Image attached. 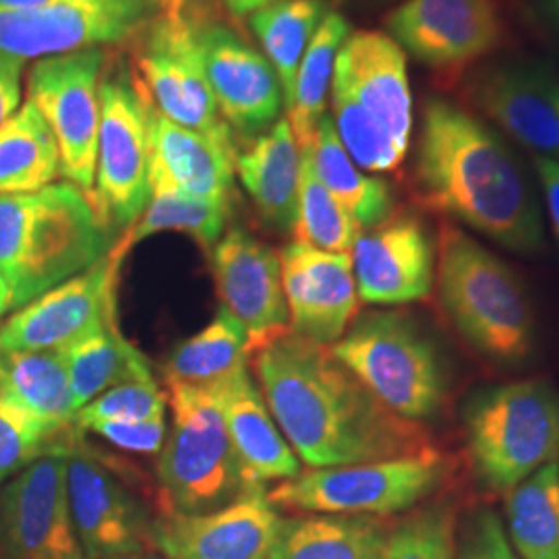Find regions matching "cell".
Listing matches in <instances>:
<instances>
[{"label":"cell","instance_id":"6da1fadb","mask_svg":"<svg viewBox=\"0 0 559 559\" xmlns=\"http://www.w3.org/2000/svg\"><path fill=\"white\" fill-rule=\"evenodd\" d=\"M267 408L309 468L400 459L433 450L427 429L381 404L330 346L286 330L253 353Z\"/></svg>","mask_w":559,"mask_h":559},{"label":"cell","instance_id":"7a4b0ae2","mask_svg":"<svg viewBox=\"0 0 559 559\" xmlns=\"http://www.w3.org/2000/svg\"><path fill=\"white\" fill-rule=\"evenodd\" d=\"M417 200L520 255L545 245L539 201L508 143L454 102L429 98L415 156Z\"/></svg>","mask_w":559,"mask_h":559},{"label":"cell","instance_id":"3957f363","mask_svg":"<svg viewBox=\"0 0 559 559\" xmlns=\"http://www.w3.org/2000/svg\"><path fill=\"white\" fill-rule=\"evenodd\" d=\"M110 251L108 228L71 182L0 195V276L11 309L92 267Z\"/></svg>","mask_w":559,"mask_h":559},{"label":"cell","instance_id":"277c9868","mask_svg":"<svg viewBox=\"0 0 559 559\" xmlns=\"http://www.w3.org/2000/svg\"><path fill=\"white\" fill-rule=\"evenodd\" d=\"M436 280L445 316L485 359L514 365L535 346V313L519 274L452 222L441 224Z\"/></svg>","mask_w":559,"mask_h":559},{"label":"cell","instance_id":"5b68a950","mask_svg":"<svg viewBox=\"0 0 559 559\" xmlns=\"http://www.w3.org/2000/svg\"><path fill=\"white\" fill-rule=\"evenodd\" d=\"M330 350L402 419H433L448 400V360L438 340L411 313H365Z\"/></svg>","mask_w":559,"mask_h":559},{"label":"cell","instance_id":"8992f818","mask_svg":"<svg viewBox=\"0 0 559 559\" xmlns=\"http://www.w3.org/2000/svg\"><path fill=\"white\" fill-rule=\"evenodd\" d=\"M468 459L491 493H508L559 460V392L524 380L475 392L462 411Z\"/></svg>","mask_w":559,"mask_h":559},{"label":"cell","instance_id":"52a82bcc","mask_svg":"<svg viewBox=\"0 0 559 559\" xmlns=\"http://www.w3.org/2000/svg\"><path fill=\"white\" fill-rule=\"evenodd\" d=\"M168 388L173 429L158 460L160 512L218 510L249 491L228 438L218 388L179 383H168Z\"/></svg>","mask_w":559,"mask_h":559},{"label":"cell","instance_id":"ba28073f","mask_svg":"<svg viewBox=\"0 0 559 559\" xmlns=\"http://www.w3.org/2000/svg\"><path fill=\"white\" fill-rule=\"evenodd\" d=\"M452 464L438 448L348 466L309 468L293 479L280 480L267 493L276 508L309 514L390 516L415 508L436 493Z\"/></svg>","mask_w":559,"mask_h":559},{"label":"cell","instance_id":"9c48e42d","mask_svg":"<svg viewBox=\"0 0 559 559\" xmlns=\"http://www.w3.org/2000/svg\"><path fill=\"white\" fill-rule=\"evenodd\" d=\"M147 106L133 67L104 64L96 180L87 198L108 230L131 228L150 201Z\"/></svg>","mask_w":559,"mask_h":559},{"label":"cell","instance_id":"30bf717a","mask_svg":"<svg viewBox=\"0 0 559 559\" xmlns=\"http://www.w3.org/2000/svg\"><path fill=\"white\" fill-rule=\"evenodd\" d=\"M135 40L133 71L166 119L218 140H235L212 94L193 17L182 0H164Z\"/></svg>","mask_w":559,"mask_h":559},{"label":"cell","instance_id":"8fae6325","mask_svg":"<svg viewBox=\"0 0 559 559\" xmlns=\"http://www.w3.org/2000/svg\"><path fill=\"white\" fill-rule=\"evenodd\" d=\"M164 0H60L0 11V59H48L133 40Z\"/></svg>","mask_w":559,"mask_h":559},{"label":"cell","instance_id":"7c38bea8","mask_svg":"<svg viewBox=\"0 0 559 559\" xmlns=\"http://www.w3.org/2000/svg\"><path fill=\"white\" fill-rule=\"evenodd\" d=\"M104 64L106 50L92 48L36 60L27 78V102L38 108L59 145L60 175L85 195L96 180Z\"/></svg>","mask_w":559,"mask_h":559},{"label":"cell","instance_id":"4fadbf2b","mask_svg":"<svg viewBox=\"0 0 559 559\" xmlns=\"http://www.w3.org/2000/svg\"><path fill=\"white\" fill-rule=\"evenodd\" d=\"M69 514L85 559L147 556L154 520L108 462L96 456L78 431L64 450Z\"/></svg>","mask_w":559,"mask_h":559},{"label":"cell","instance_id":"5bb4252c","mask_svg":"<svg viewBox=\"0 0 559 559\" xmlns=\"http://www.w3.org/2000/svg\"><path fill=\"white\" fill-rule=\"evenodd\" d=\"M127 240L120 237L92 267L41 293L2 323L0 348L64 350L117 318V286Z\"/></svg>","mask_w":559,"mask_h":559},{"label":"cell","instance_id":"9a60e30c","mask_svg":"<svg viewBox=\"0 0 559 559\" xmlns=\"http://www.w3.org/2000/svg\"><path fill=\"white\" fill-rule=\"evenodd\" d=\"M385 27L404 52L440 73L477 64L503 38L498 0H402Z\"/></svg>","mask_w":559,"mask_h":559},{"label":"cell","instance_id":"2e32d148","mask_svg":"<svg viewBox=\"0 0 559 559\" xmlns=\"http://www.w3.org/2000/svg\"><path fill=\"white\" fill-rule=\"evenodd\" d=\"M464 100L537 156H559V75L537 60L508 59L477 67Z\"/></svg>","mask_w":559,"mask_h":559},{"label":"cell","instance_id":"e0dca14e","mask_svg":"<svg viewBox=\"0 0 559 559\" xmlns=\"http://www.w3.org/2000/svg\"><path fill=\"white\" fill-rule=\"evenodd\" d=\"M64 450L32 462L2 491L0 559H85L69 514Z\"/></svg>","mask_w":559,"mask_h":559},{"label":"cell","instance_id":"ac0fdd59","mask_svg":"<svg viewBox=\"0 0 559 559\" xmlns=\"http://www.w3.org/2000/svg\"><path fill=\"white\" fill-rule=\"evenodd\" d=\"M193 27L222 119L245 138L265 133L284 106L272 64L226 23L193 20Z\"/></svg>","mask_w":559,"mask_h":559},{"label":"cell","instance_id":"d6986e66","mask_svg":"<svg viewBox=\"0 0 559 559\" xmlns=\"http://www.w3.org/2000/svg\"><path fill=\"white\" fill-rule=\"evenodd\" d=\"M350 258L359 299L369 305H406L433 290L438 245L415 214H390L360 230Z\"/></svg>","mask_w":559,"mask_h":559},{"label":"cell","instance_id":"ffe728a7","mask_svg":"<svg viewBox=\"0 0 559 559\" xmlns=\"http://www.w3.org/2000/svg\"><path fill=\"white\" fill-rule=\"evenodd\" d=\"M278 520L267 493L253 489L203 514L160 512L154 547L164 559H270Z\"/></svg>","mask_w":559,"mask_h":559},{"label":"cell","instance_id":"44dd1931","mask_svg":"<svg viewBox=\"0 0 559 559\" xmlns=\"http://www.w3.org/2000/svg\"><path fill=\"white\" fill-rule=\"evenodd\" d=\"M212 274L222 307L249 334L251 355L290 330L280 255L245 228H230L212 247Z\"/></svg>","mask_w":559,"mask_h":559},{"label":"cell","instance_id":"7402d4cb","mask_svg":"<svg viewBox=\"0 0 559 559\" xmlns=\"http://www.w3.org/2000/svg\"><path fill=\"white\" fill-rule=\"evenodd\" d=\"M278 255L290 330L316 344H336L359 309L350 253H330L293 240Z\"/></svg>","mask_w":559,"mask_h":559},{"label":"cell","instance_id":"603a6c76","mask_svg":"<svg viewBox=\"0 0 559 559\" xmlns=\"http://www.w3.org/2000/svg\"><path fill=\"white\" fill-rule=\"evenodd\" d=\"M330 94L350 102L404 147L411 145L413 96L406 55L388 34L350 32L340 46Z\"/></svg>","mask_w":559,"mask_h":559},{"label":"cell","instance_id":"cb8c5ba5","mask_svg":"<svg viewBox=\"0 0 559 559\" xmlns=\"http://www.w3.org/2000/svg\"><path fill=\"white\" fill-rule=\"evenodd\" d=\"M216 388L245 487L249 491L263 489L265 483L297 477L302 471L300 460L282 436L249 371L242 369Z\"/></svg>","mask_w":559,"mask_h":559},{"label":"cell","instance_id":"d4e9b609","mask_svg":"<svg viewBox=\"0 0 559 559\" xmlns=\"http://www.w3.org/2000/svg\"><path fill=\"white\" fill-rule=\"evenodd\" d=\"M150 160L191 198L233 207L235 140H218L166 119L150 100L147 106Z\"/></svg>","mask_w":559,"mask_h":559},{"label":"cell","instance_id":"484cf974","mask_svg":"<svg viewBox=\"0 0 559 559\" xmlns=\"http://www.w3.org/2000/svg\"><path fill=\"white\" fill-rule=\"evenodd\" d=\"M235 173L261 218L278 230H293L299 205L300 147L288 120H276L247 150H237Z\"/></svg>","mask_w":559,"mask_h":559},{"label":"cell","instance_id":"4316f807","mask_svg":"<svg viewBox=\"0 0 559 559\" xmlns=\"http://www.w3.org/2000/svg\"><path fill=\"white\" fill-rule=\"evenodd\" d=\"M390 531L378 516L280 519L270 559H381Z\"/></svg>","mask_w":559,"mask_h":559},{"label":"cell","instance_id":"83f0119b","mask_svg":"<svg viewBox=\"0 0 559 559\" xmlns=\"http://www.w3.org/2000/svg\"><path fill=\"white\" fill-rule=\"evenodd\" d=\"M0 388L55 431L78 429V408L62 350L0 348Z\"/></svg>","mask_w":559,"mask_h":559},{"label":"cell","instance_id":"f1b7e54d","mask_svg":"<svg viewBox=\"0 0 559 559\" xmlns=\"http://www.w3.org/2000/svg\"><path fill=\"white\" fill-rule=\"evenodd\" d=\"M62 353L78 411L117 385L152 380L150 362L140 348L120 334L117 318L106 321L90 336L78 340Z\"/></svg>","mask_w":559,"mask_h":559},{"label":"cell","instance_id":"f546056e","mask_svg":"<svg viewBox=\"0 0 559 559\" xmlns=\"http://www.w3.org/2000/svg\"><path fill=\"white\" fill-rule=\"evenodd\" d=\"M309 150L323 187L348 212L360 230L380 224L392 214L394 200L390 187L381 179L365 175L353 162L330 115H323L320 120Z\"/></svg>","mask_w":559,"mask_h":559},{"label":"cell","instance_id":"4dcf8cb0","mask_svg":"<svg viewBox=\"0 0 559 559\" xmlns=\"http://www.w3.org/2000/svg\"><path fill=\"white\" fill-rule=\"evenodd\" d=\"M230 210L233 207L191 198L166 177L156 162L150 160V201L140 221L124 230L122 239L131 249L141 240L170 230L185 233L198 240L203 249L212 251L224 235Z\"/></svg>","mask_w":559,"mask_h":559},{"label":"cell","instance_id":"1f68e13d","mask_svg":"<svg viewBox=\"0 0 559 559\" xmlns=\"http://www.w3.org/2000/svg\"><path fill=\"white\" fill-rule=\"evenodd\" d=\"M60 175L57 140L32 102L0 127V195L34 193Z\"/></svg>","mask_w":559,"mask_h":559},{"label":"cell","instance_id":"d6a6232c","mask_svg":"<svg viewBox=\"0 0 559 559\" xmlns=\"http://www.w3.org/2000/svg\"><path fill=\"white\" fill-rule=\"evenodd\" d=\"M249 334L224 307L195 336L180 342L164 362L166 383L212 388L247 369Z\"/></svg>","mask_w":559,"mask_h":559},{"label":"cell","instance_id":"836d02e7","mask_svg":"<svg viewBox=\"0 0 559 559\" xmlns=\"http://www.w3.org/2000/svg\"><path fill=\"white\" fill-rule=\"evenodd\" d=\"M506 514L520 559H559V460L508 491Z\"/></svg>","mask_w":559,"mask_h":559},{"label":"cell","instance_id":"e575fe53","mask_svg":"<svg viewBox=\"0 0 559 559\" xmlns=\"http://www.w3.org/2000/svg\"><path fill=\"white\" fill-rule=\"evenodd\" d=\"M325 15L323 0H278L251 13L249 25L278 75L284 108L293 96L300 60Z\"/></svg>","mask_w":559,"mask_h":559},{"label":"cell","instance_id":"d590c367","mask_svg":"<svg viewBox=\"0 0 559 559\" xmlns=\"http://www.w3.org/2000/svg\"><path fill=\"white\" fill-rule=\"evenodd\" d=\"M350 36V25L340 13H328L300 60L293 96L286 106V120L299 147L311 145L318 124L325 115L340 46Z\"/></svg>","mask_w":559,"mask_h":559},{"label":"cell","instance_id":"8d00e7d4","mask_svg":"<svg viewBox=\"0 0 559 559\" xmlns=\"http://www.w3.org/2000/svg\"><path fill=\"white\" fill-rule=\"evenodd\" d=\"M295 240L330 253H350L360 228L323 187L311 150L300 147L299 205L293 226Z\"/></svg>","mask_w":559,"mask_h":559},{"label":"cell","instance_id":"74e56055","mask_svg":"<svg viewBox=\"0 0 559 559\" xmlns=\"http://www.w3.org/2000/svg\"><path fill=\"white\" fill-rule=\"evenodd\" d=\"M78 431H55L0 388V480L20 475L46 454L64 450Z\"/></svg>","mask_w":559,"mask_h":559},{"label":"cell","instance_id":"f35d334b","mask_svg":"<svg viewBox=\"0 0 559 559\" xmlns=\"http://www.w3.org/2000/svg\"><path fill=\"white\" fill-rule=\"evenodd\" d=\"M456 528L454 503L423 506L390 531L381 559H456Z\"/></svg>","mask_w":559,"mask_h":559},{"label":"cell","instance_id":"ab89813d","mask_svg":"<svg viewBox=\"0 0 559 559\" xmlns=\"http://www.w3.org/2000/svg\"><path fill=\"white\" fill-rule=\"evenodd\" d=\"M166 400L168 396L162 394L154 378L129 381L80 408L75 415V427L85 431L102 420L166 419Z\"/></svg>","mask_w":559,"mask_h":559},{"label":"cell","instance_id":"60d3db41","mask_svg":"<svg viewBox=\"0 0 559 559\" xmlns=\"http://www.w3.org/2000/svg\"><path fill=\"white\" fill-rule=\"evenodd\" d=\"M456 559H520L503 531L500 516L479 510L466 520L456 547Z\"/></svg>","mask_w":559,"mask_h":559},{"label":"cell","instance_id":"b9f144b4","mask_svg":"<svg viewBox=\"0 0 559 559\" xmlns=\"http://www.w3.org/2000/svg\"><path fill=\"white\" fill-rule=\"evenodd\" d=\"M87 431H94L120 450L138 454H158L166 441V419L102 420L92 425Z\"/></svg>","mask_w":559,"mask_h":559},{"label":"cell","instance_id":"7bdbcfd3","mask_svg":"<svg viewBox=\"0 0 559 559\" xmlns=\"http://www.w3.org/2000/svg\"><path fill=\"white\" fill-rule=\"evenodd\" d=\"M23 64L20 60L0 59V127L20 110Z\"/></svg>","mask_w":559,"mask_h":559},{"label":"cell","instance_id":"ee69618b","mask_svg":"<svg viewBox=\"0 0 559 559\" xmlns=\"http://www.w3.org/2000/svg\"><path fill=\"white\" fill-rule=\"evenodd\" d=\"M535 170L539 175L547 216L554 235L559 240V162L549 156H535Z\"/></svg>","mask_w":559,"mask_h":559},{"label":"cell","instance_id":"f6af8a7d","mask_svg":"<svg viewBox=\"0 0 559 559\" xmlns=\"http://www.w3.org/2000/svg\"><path fill=\"white\" fill-rule=\"evenodd\" d=\"M222 2L235 15H249V13H255V11H260L272 2H278V0H222Z\"/></svg>","mask_w":559,"mask_h":559},{"label":"cell","instance_id":"bcb514c9","mask_svg":"<svg viewBox=\"0 0 559 559\" xmlns=\"http://www.w3.org/2000/svg\"><path fill=\"white\" fill-rule=\"evenodd\" d=\"M60 0H0V11H11V9H34V7H46Z\"/></svg>","mask_w":559,"mask_h":559},{"label":"cell","instance_id":"7dc6e473","mask_svg":"<svg viewBox=\"0 0 559 559\" xmlns=\"http://www.w3.org/2000/svg\"><path fill=\"white\" fill-rule=\"evenodd\" d=\"M540 11L559 29V0H539Z\"/></svg>","mask_w":559,"mask_h":559},{"label":"cell","instance_id":"c3c4849f","mask_svg":"<svg viewBox=\"0 0 559 559\" xmlns=\"http://www.w3.org/2000/svg\"><path fill=\"white\" fill-rule=\"evenodd\" d=\"M11 309V302H9V290H7V284L0 276V318Z\"/></svg>","mask_w":559,"mask_h":559},{"label":"cell","instance_id":"681fc988","mask_svg":"<svg viewBox=\"0 0 559 559\" xmlns=\"http://www.w3.org/2000/svg\"><path fill=\"white\" fill-rule=\"evenodd\" d=\"M112 559H164V558H156V556H152V554H147V556H127V558H112Z\"/></svg>","mask_w":559,"mask_h":559}]
</instances>
